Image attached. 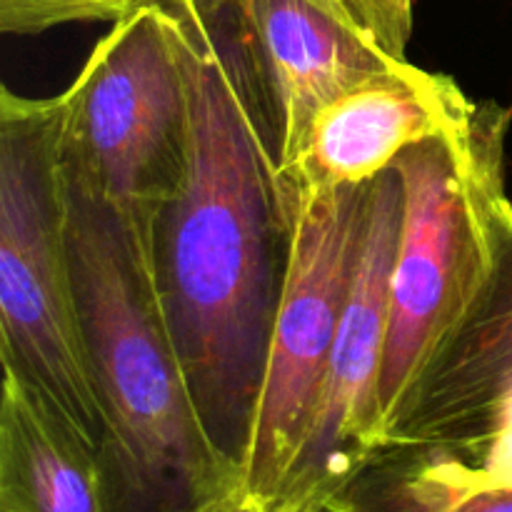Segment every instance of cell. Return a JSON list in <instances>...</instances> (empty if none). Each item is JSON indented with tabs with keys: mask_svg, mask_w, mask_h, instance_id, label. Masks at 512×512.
<instances>
[{
	"mask_svg": "<svg viewBox=\"0 0 512 512\" xmlns=\"http://www.w3.org/2000/svg\"><path fill=\"white\" fill-rule=\"evenodd\" d=\"M168 3L183 23L193 128L188 173L153 225V270L200 420L240 473L288 268L290 213L215 3Z\"/></svg>",
	"mask_w": 512,
	"mask_h": 512,
	"instance_id": "cell-1",
	"label": "cell"
},
{
	"mask_svg": "<svg viewBox=\"0 0 512 512\" xmlns=\"http://www.w3.org/2000/svg\"><path fill=\"white\" fill-rule=\"evenodd\" d=\"M510 120L508 108L485 100L463 128L413 145L393 165L403 178V225L380 378L385 433L495 273L510 203Z\"/></svg>",
	"mask_w": 512,
	"mask_h": 512,
	"instance_id": "cell-2",
	"label": "cell"
},
{
	"mask_svg": "<svg viewBox=\"0 0 512 512\" xmlns=\"http://www.w3.org/2000/svg\"><path fill=\"white\" fill-rule=\"evenodd\" d=\"M0 360L105 450L68 248L63 95L0 90Z\"/></svg>",
	"mask_w": 512,
	"mask_h": 512,
	"instance_id": "cell-3",
	"label": "cell"
},
{
	"mask_svg": "<svg viewBox=\"0 0 512 512\" xmlns=\"http://www.w3.org/2000/svg\"><path fill=\"white\" fill-rule=\"evenodd\" d=\"M63 165L153 253V225L190 163L185 33L168 0H148L95 43L63 90Z\"/></svg>",
	"mask_w": 512,
	"mask_h": 512,
	"instance_id": "cell-4",
	"label": "cell"
},
{
	"mask_svg": "<svg viewBox=\"0 0 512 512\" xmlns=\"http://www.w3.org/2000/svg\"><path fill=\"white\" fill-rule=\"evenodd\" d=\"M368 185L303 190L285 198L288 268L270 330L253 433L240 463V483L270 510L310 428L338 338Z\"/></svg>",
	"mask_w": 512,
	"mask_h": 512,
	"instance_id": "cell-5",
	"label": "cell"
},
{
	"mask_svg": "<svg viewBox=\"0 0 512 512\" xmlns=\"http://www.w3.org/2000/svg\"><path fill=\"white\" fill-rule=\"evenodd\" d=\"M365 465L463 488L512 485V200L483 298Z\"/></svg>",
	"mask_w": 512,
	"mask_h": 512,
	"instance_id": "cell-6",
	"label": "cell"
},
{
	"mask_svg": "<svg viewBox=\"0 0 512 512\" xmlns=\"http://www.w3.org/2000/svg\"><path fill=\"white\" fill-rule=\"evenodd\" d=\"M403 225V178L370 180L363 230L338 338L313 420L273 512H328L385 435L380 378L390 325V278Z\"/></svg>",
	"mask_w": 512,
	"mask_h": 512,
	"instance_id": "cell-7",
	"label": "cell"
},
{
	"mask_svg": "<svg viewBox=\"0 0 512 512\" xmlns=\"http://www.w3.org/2000/svg\"><path fill=\"white\" fill-rule=\"evenodd\" d=\"M248 83L278 180L298 158L315 115L398 58L330 0H213Z\"/></svg>",
	"mask_w": 512,
	"mask_h": 512,
	"instance_id": "cell-8",
	"label": "cell"
},
{
	"mask_svg": "<svg viewBox=\"0 0 512 512\" xmlns=\"http://www.w3.org/2000/svg\"><path fill=\"white\" fill-rule=\"evenodd\" d=\"M450 75L400 60L330 100L278 180L283 198L365 185L423 140L463 128L475 110Z\"/></svg>",
	"mask_w": 512,
	"mask_h": 512,
	"instance_id": "cell-9",
	"label": "cell"
},
{
	"mask_svg": "<svg viewBox=\"0 0 512 512\" xmlns=\"http://www.w3.org/2000/svg\"><path fill=\"white\" fill-rule=\"evenodd\" d=\"M0 512H108L103 450L10 370L0 393Z\"/></svg>",
	"mask_w": 512,
	"mask_h": 512,
	"instance_id": "cell-10",
	"label": "cell"
},
{
	"mask_svg": "<svg viewBox=\"0 0 512 512\" xmlns=\"http://www.w3.org/2000/svg\"><path fill=\"white\" fill-rule=\"evenodd\" d=\"M328 512H512V485L463 488L365 465Z\"/></svg>",
	"mask_w": 512,
	"mask_h": 512,
	"instance_id": "cell-11",
	"label": "cell"
},
{
	"mask_svg": "<svg viewBox=\"0 0 512 512\" xmlns=\"http://www.w3.org/2000/svg\"><path fill=\"white\" fill-rule=\"evenodd\" d=\"M148 0H0V30L38 35L70 23H118Z\"/></svg>",
	"mask_w": 512,
	"mask_h": 512,
	"instance_id": "cell-12",
	"label": "cell"
},
{
	"mask_svg": "<svg viewBox=\"0 0 512 512\" xmlns=\"http://www.w3.org/2000/svg\"><path fill=\"white\" fill-rule=\"evenodd\" d=\"M375 45L398 60H408L415 0H330Z\"/></svg>",
	"mask_w": 512,
	"mask_h": 512,
	"instance_id": "cell-13",
	"label": "cell"
},
{
	"mask_svg": "<svg viewBox=\"0 0 512 512\" xmlns=\"http://www.w3.org/2000/svg\"><path fill=\"white\" fill-rule=\"evenodd\" d=\"M198 512H273L258 495L250 493L243 483L233 485L230 490H225L223 495L210 500L208 505H203Z\"/></svg>",
	"mask_w": 512,
	"mask_h": 512,
	"instance_id": "cell-14",
	"label": "cell"
}]
</instances>
